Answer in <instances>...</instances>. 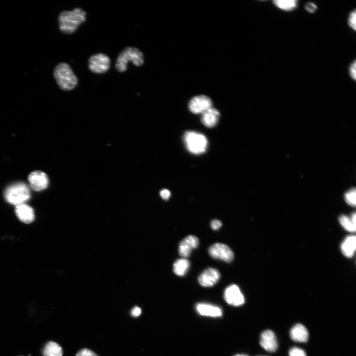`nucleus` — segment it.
Returning a JSON list of instances; mask_svg holds the SVG:
<instances>
[{"label":"nucleus","instance_id":"obj_1","mask_svg":"<svg viewBox=\"0 0 356 356\" xmlns=\"http://www.w3.org/2000/svg\"><path fill=\"white\" fill-rule=\"evenodd\" d=\"M86 13L81 8L62 12L58 19L61 32L68 34L73 33L86 21Z\"/></svg>","mask_w":356,"mask_h":356},{"label":"nucleus","instance_id":"obj_2","mask_svg":"<svg viewBox=\"0 0 356 356\" xmlns=\"http://www.w3.org/2000/svg\"><path fill=\"white\" fill-rule=\"evenodd\" d=\"M54 76L60 88L64 91H71L78 84L77 77L66 63H61L56 66Z\"/></svg>","mask_w":356,"mask_h":356},{"label":"nucleus","instance_id":"obj_3","mask_svg":"<svg viewBox=\"0 0 356 356\" xmlns=\"http://www.w3.org/2000/svg\"><path fill=\"white\" fill-rule=\"evenodd\" d=\"M137 66H142L144 63V57L141 51L136 48L128 47L119 55L116 63V69L118 72H124L128 69L129 62Z\"/></svg>","mask_w":356,"mask_h":356},{"label":"nucleus","instance_id":"obj_4","mask_svg":"<svg viewBox=\"0 0 356 356\" xmlns=\"http://www.w3.org/2000/svg\"><path fill=\"white\" fill-rule=\"evenodd\" d=\"M183 140L186 148L193 154L200 155L206 151L208 141L206 137L201 133L194 131L186 132Z\"/></svg>","mask_w":356,"mask_h":356},{"label":"nucleus","instance_id":"obj_5","mask_svg":"<svg viewBox=\"0 0 356 356\" xmlns=\"http://www.w3.org/2000/svg\"><path fill=\"white\" fill-rule=\"evenodd\" d=\"M5 198L10 203L16 206L24 204L31 197L29 187L25 184L18 183L9 187L5 193Z\"/></svg>","mask_w":356,"mask_h":356},{"label":"nucleus","instance_id":"obj_6","mask_svg":"<svg viewBox=\"0 0 356 356\" xmlns=\"http://www.w3.org/2000/svg\"><path fill=\"white\" fill-rule=\"evenodd\" d=\"M88 65L92 72L97 74L104 73L110 68V60L103 54H97L91 57Z\"/></svg>","mask_w":356,"mask_h":356},{"label":"nucleus","instance_id":"obj_7","mask_svg":"<svg viewBox=\"0 0 356 356\" xmlns=\"http://www.w3.org/2000/svg\"><path fill=\"white\" fill-rule=\"evenodd\" d=\"M208 253L212 258L228 263L231 262L234 259L232 250L227 246L223 244H214L209 248Z\"/></svg>","mask_w":356,"mask_h":356},{"label":"nucleus","instance_id":"obj_8","mask_svg":"<svg viewBox=\"0 0 356 356\" xmlns=\"http://www.w3.org/2000/svg\"><path fill=\"white\" fill-rule=\"evenodd\" d=\"M224 298L227 304L234 306H241L245 302L244 296L240 288L235 285H230L226 289Z\"/></svg>","mask_w":356,"mask_h":356},{"label":"nucleus","instance_id":"obj_9","mask_svg":"<svg viewBox=\"0 0 356 356\" xmlns=\"http://www.w3.org/2000/svg\"><path fill=\"white\" fill-rule=\"evenodd\" d=\"M212 101L209 97L205 95H200L194 97L190 100L189 108L194 114H202L212 107Z\"/></svg>","mask_w":356,"mask_h":356},{"label":"nucleus","instance_id":"obj_10","mask_svg":"<svg viewBox=\"0 0 356 356\" xmlns=\"http://www.w3.org/2000/svg\"><path fill=\"white\" fill-rule=\"evenodd\" d=\"M31 186L33 190L40 191L46 189L49 185L47 175L44 172L36 171L32 172L29 177Z\"/></svg>","mask_w":356,"mask_h":356},{"label":"nucleus","instance_id":"obj_11","mask_svg":"<svg viewBox=\"0 0 356 356\" xmlns=\"http://www.w3.org/2000/svg\"><path fill=\"white\" fill-rule=\"evenodd\" d=\"M199 245V240L194 235H189L180 243L179 253L181 257L187 258L191 254L192 252L196 249Z\"/></svg>","mask_w":356,"mask_h":356},{"label":"nucleus","instance_id":"obj_12","mask_svg":"<svg viewBox=\"0 0 356 356\" xmlns=\"http://www.w3.org/2000/svg\"><path fill=\"white\" fill-rule=\"evenodd\" d=\"M220 277L221 274L218 270L208 268L199 276L198 282L203 287H211L217 283Z\"/></svg>","mask_w":356,"mask_h":356},{"label":"nucleus","instance_id":"obj_13","mask_svg":"<svg viewBox=\"0 0 356 356\" xmlns=\"http://www.w3.org/2000/svg\"><path fill=\"white\" fill-rule=\"evenodd\" d=\"M260 344L266 351L274 352L278 348V341L274 332L271 330H266L261 335Z\"/></svg>","mask_w":356,"mask_h":356},{"label":"nucleus","instance_id":"obj_14","mask_svg":"<svg viewBox=\"0 0 356 356\" xmlns=\"http://www.w3.org/2000/svg\"><path fill=\"white\" fill-rule=\"evenodd\" d=\"M220 116L219 111L212 107L202 114L201 121L206 127L213 128L217 125Z\"/></svg>","mask_w":356,"mask_h":356},{"label":"nucleus","instance_id":"obj_15","mask_svg":"<svg viewBox=\"0 0 356 356\" xmlns=\"http://www.w3.org/2000/svg\"><path fill=\"white\" fill-rule=\"evenodd\" d=\"M17 217L22 222L29 224L34 219V213L33 209L25 203L17 205L16 208Z\"/></svg>","mask_w":356,"mask_h":356},{"label":"nucleus","instance_id":"obj_16","mask_svg":"<svg viewBox=\"0 0 356 356\" xmlns=\"http://www.w3.org/2000/svg\"><path fill=\"white\" fill-rule=\"evenodd\" d=\"M196 309L201 316L211 317H220L222 316V311L220 307L207 303L197 304Z\"/></svg>","mask_w":356,"mask_h":356},{"label":"nucleus","instance_id":"obj_17","mask_svg":"<svg viewBox=\"0 0 356 356\" xmlns=\"http://www.w3.org/2000/svg\"><path fill=\"white\" fill-rule=\"evenodd\" d=\"M291 338L298 342H306L309 338V332L306 327L298 324L293 326L290 331Z\"/></svg>","mask_w":356,"mask_h":356},{"label":"nucleus","instance_id":"obj_18","mask_svg":"<svg viewBox=\"0 0 356 356\" xmlns=\"http://www.w3.org/2000/svg\"><path fill=\"white\" fill-rule=\"evenodd\" d=\"M356 237L355 235L348 236L341 245V251L347 258H351L355 253Z\"/></svg>","mask_w":356,"mask_h":356},{"label":"nucleus","instance_id":"obj_19","mask_svg":"<svg viewBox=\"0 0 356 356\" xmlns=\"http://www.w3.org/2000/svg\"><path fill=\"white\" fill-rule=\"evenodd\" d=\"M42 353L43 356H63V350L56 342L49 341L45 345Z\"/></svg>","mask_w":356,"mask_h":356},{"label":"nucleus","instance_id":"obj_20","mask_svg":"<svg viewBox=\"0 0 356 356\" xmlns=\"http://www.w3.org/2000/svg\"><path fill=\"white\" fill-rule=\"evenodd\" d=\"M190 266L188 260L183 259H178L173 265V271L175 274L179 276H184L187 273Z\"/></svg>","mask_w":356,"mask_h":356},{"label":"nucleus","instance_id":"obj_21","mask_svg":"<svg viewBox=\"0 0 356 356\" xmlns=\"http://www.w3.org/2000/svg\"><path fill=\"white\" fill-rule=\"evenodd\" d=\"M339 222L342 226L350 232H355L356 229V217L355 213L350 218L342 215L339 218Z\"/></svg>","mask_w":356,"mask_h":356},{"label":"nucleus","instance_id":"obj_22","mask_svg":"<svg viewBox=\"0 0 356 356\" xmlns=\"http://www.w3.org/2000/svg\"><path fill=\"white\" fill-rule=\"evenodd\" d=\"M273 2L279 9L288 12L293 10L298 6V1L295 0H275Z\"/></svg>","mask_w":356,"mask_h":356},{"label":"nucleus","instance_id":"obj_23","mask_svg":"<svg viewBox=\"0 0 356 356\" xmlns=\"http://www.w3.org/2000/svg\"><path fill=\"white\" fill-rule=\"evenodd\" d=\"M356 190L355 189H352L345 194L346 202L352 206H355L356 205Z\"/></svg>","mask_w":356,"mask_h":356},{"label":"nucleus","instance_id":"obj_24","mask_svg":"<svg viewBox=\"0 0 356 356\" xmlns=\"http://www.w3.org/2000/svg\"><path fill=\"white\" fill-rule=\"evenodd\" d=\"M349 26L354 31L356 30V11L354 10L349 15L348 19Z\"/></svg>","mask_w":356,"mask_h":356},{"label":"nucleus","instance_id":"obj_25","mask_svg":"<svg viewBox=\"0 0 356 356\" xmlns=\"http://www.w3.org/2000/svg\"><path fill=\"white\" fill-rule=\"evenodd\" d=\"M289 356H307V355L303 349L297 347H293L290 350Z\"/></svg>","mask_w":356,"mask_h":356},{"label":"nucleus","instance_id":"obj_26","mask_svg":"<svg viewBox=\"0 0 356 356\" xmlns=\"http://www.w3.org/2000/svg\"><path fill=\"white\" fill-rule=\"evenodd\" d=\"M76 356H98L92 351L84 348L80 350L76 354Z\"/></svg>","mask_w":356,"mask_h":356},{"label":"nucleus","instance_id":"obj_27","mask_svg":"<svg viewBox=\"0 0 356 356\" xmlns=\"http://www.w3.org/2000/svg\"><path fill=\"white\" fill-rule=\"evenodd\" d=\"M306 10L310 13H314L316 12L318 9L317 5L312 2H309L305 6Z\"/></svg>","mask_w":356,"mask_h":356},{"label":"nucleus","instance_id":"obj_28","mask_svg":"<svg viewBox=\"0 0 356 356\" xmlns=\"http://www.w3.org/2000/svg\"><path fill=\"white\" fill-rule=\"evenodd\" d=\"M356 62L355 60L352 64L351 65L350 68H349V74L351 76V77L354 80H356Z\"/></svg>","mask_w":356,"mask_h":356},{"label":"nucleus","instance_id":"obj_29","mask_svg":"<svg viewBox=\"0 0 356 356\" xmlns=\"http://www.w3.org/2000/svg\"><path fill=\"white\" fill-rule=\"evenodd\" d=\"M222 226V222L218 220H214L211 223V227L214 230H217Z\"/></svg>","mask_w":356,"mask_h":356},{"label":"nucleus","instance_id":"obj_30","mask_svg":"<svg viewBox=\"0 0 356 356\" xmlns=\"http://www.w3.org/2000/svg\"><path fill=\"white\" fill-rule=\"evenodd\" d=\"M160 194L163 199L167 200L170 198L171 193L169 190L164 189L161 192Z\"/></svg>","mask_w":356,"mask_h":356},{"label":"nucleus","instance_id":"obj_31","mask_svg":"<svg viewBox=\"0 0 356 356\" xmlns=\"http://www.w3.org/2000/svg\"><path fill=\"white\" fill-rule=\"evenodd\" d=\"M141 308L138 306H135L132 309L131 315L133 317H138L141 315Z\"/></svg>","mask_w":356,"mask_h":356},{"label":"nucleus","instance_id":"obj_32","mask_svg":"<svg viewBox=\"0 0 356 356\" xmlns=\"http://www.w3.org/2000/svg\"><path fill=\"white\" fill-rule=\"evenodd\" d=\"M234 356H249L248 355L246 354H236L234 355Z\"/></svg>","mask_w":356,"mask_h":356},{"label":"nucleus","instance_id":"obj_33","mask_svg":"<svg viewBox=\"0 0 356 356\" xmlns=\"http://www.w3.org/2000/svg\"></svg>","mask_w":356,"mask_h":356}]
</instances>
